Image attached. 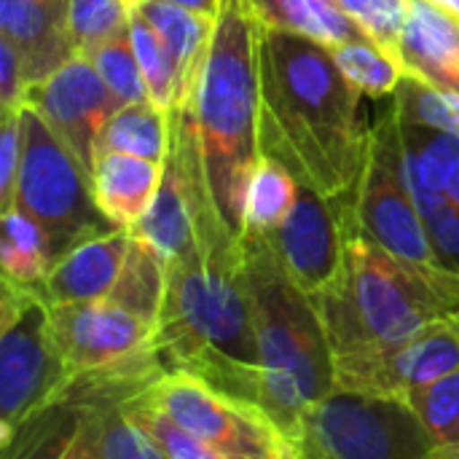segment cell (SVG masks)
I'll return each mask as SVG.
<instances>
[{
    "instance_id": "obj_20",
    "label": "cell",
    "mask_w": 459,
    "mask_h": 459,
    "mask_svg": "<svg viewBox=\"0 0 459 459\" xmlns=\"http://www.w3.org/2000/svg\"><path fill=\"white\" fill-rule=\"evenodd\" d=\"M164 178V161L126 153H100L91 172L94 202L116 229H132L151 207Z\"/></svg>"
},
{
    "instance_id": "obj_9",
    "label": "cell",
    "mask_w": 459,
    "mask_h": 459,
    "mask_svg": "<svg viewBox=\"0 0 459 459\" xmlns=\"http://www.w3.org/2000/svg\"><path fill=\"white\" fill-rule=\"evenodd\" d=\"M304 459H436L422 422L406 403L333 393L312 406L296 433Z\"/></svg>"
},
{
    "instance_id": "obj_7",
    "label": "cell",
    "mask_w": 459,
    "mask_h": 459,
    "mask_svg": "<svg viewBox=\"0 0 459 459\" xmlns=\"http://www.w3.org/2000/svg\"><path fill=\"white\" fill-rule=\"evenodd\" d=\"M73 382L51 328L40 288L3 280L0 296V446L35 414L56 403Z\"/></svg>"
},
{
    "instance_id": "obj_19",
    "label": "cell",
    "mask_w": 459,
    "mask_h": 459,
    "mask_svg": "<svg viewBox=\"0 0 459 459\" xmlns=\"http://www.w3.org/2000/svg\"><path fill=\"white\" fill-rule=\"evenodd\" d=\"M129 3L159 32V38L164 40L175 62V70H178V100L172 108L175 113L194 100V91L199 86V75L210 51L215 19L188 11L183 5H175V3H167V0H129Z\"/></svg>"
},
{
    "instance_id": "obj_37",
    "label": "cell",
    "mask_w": 459,
    "mask_h": 459,
    "mask_svg": "<svg viewBox=\"0 0 459 459\" xmlns=\"http://www.w3.org/2000/svg\"><path fill=\"white\" fill-rule=\"evenodd\" d=\"M425 226H428V237H430L438 266L459 277V207L449 204Z\"/></svg>"
},
{
    "instance_id": "obj_26",
    "label": "cell",
    "mask_w": 459,
    "mask_h": 459,
    "mask_svg": "<svg viewBox=\"0 0 459 459\" xmlns=\"http://www.w3.org/2000/svg\"><path fill=\"white\" fill-rule=\"evenodd\" d=\"M3 280L40 288L48 269L54 266V250L48 234L19 207L3 212V242H0Z\"/></svg>"
},
{
    "instance_id": "obj_27",
    "label": "cell",
    "mask_w": 459,
    "mask_h": 459,
    "mask_svg": "<svg viewBox=\"0 0 459 459\" xmlns=\"http://www.w3.org/2000/svg\"><path fill=\"white\" fill-rule=\"evenodd\" d=\"M344 78L358 86L366 97H390L406 78V67L393 54L382 51L371 40L342 43L331 48Z\"/></svg>"
},
{
    "instance_id": "obj_11",
    "label": "cell",
    "mask_w": 459,
    "mask_h": 459,
    "mask_svg": "<svg viewBox=\"0 0 459 459\" xmlns=\"http://www.w3.org/2000/svg\"><path fill=\"white\" fill-rule=\"evenodd\" d=\"M51 328L73 377L164 371L156 328L110 299L51 307Z\"/></svg>"
},
{
    "instance_id": "obj_31",
    "label": "cell",
    "mask_w": 459,
    "mask_h": 459,
    "mask_svg": "<svg viewBox=\"0 0 459 459\" xmlns=\"http://www.w3.org/2000/svg\"><path fill=\"white\" fill-rule=\"evenodd\" d=\"M89 59L97 67L116 110L126 105H137V102H151L145 78H143V70H140V62H137V54L132 48L126 30L110 38L108 43H102Z\"/></svg>"
},
{
    "instance_id": "obj_12",
    "label": "cell",
    "mask_w": 459,
    "mask_h": 459,
    "mask_svg": "<svg viewBox=\"0 0 459 459\" xmlns=\"http://www.w3.org/2000/svg\"><path fill=\"white\" fill-rule=\"evenodd\" d=\"M459 368V331L452 320L433 323L393 347H366L333 360L336 393L411 406L414 395Z\"/></svg>"
},
{
    "instance_id": "obj_13",
    "label": "cell",
    "mask_w": 459,
    "mask_h": 459,
    "mask_svg": "<svg viewBox=\"0 0 459 459\" xmlns=\"http://www.w3.org/2000/svg\"><path fill=\"white\" fill-rule=\"evenodd\" d=\"M27 105H32L46 118V124L62 137V143L91 175L100 134L108 118L116 113V105L91 59L78 54L70 56L46 81L30 86Z\"/></svg>"
},
{
    "instance_id": "obj_25",
    "label": "cell",
    "mask_w": 459,
    "mask_h": 459,
    "mask_svg": "<svg viewBox=\"0 0 459 459\" xmlns=\"http://www.w3.org/2000/svg\"><path fill=\"white\" fill-rule=\"evenodd\" d=\"M164 296H167L164 258L148 242L132 237L126 261L108 299L156 328L161 307H164Z\"/></svg>"
},
{
    "instance_id": "obj_30",
    "label": "cell",
    "mask_w": 459,
    "mask_h": 459,
    "mask_svg": "<svg viewBox=\"0 0 459 459\" xmlns=\"http://www.w3.org/2000/svg\"><path fill=\"white\" fill-rule=\"evenodd\" d=\"M129 0H67V32L78 56H91L129 24Z\"/></svg>"
},
{
    "instance_id": "obj_33",
    "label": "cell",
    "mask_w": 459,
    "mask_h": 459,
    "mask_svg": "<svg viewBox=\"0 0 459 459\" xmlns=\"http://www.w3.org/2000/svg\"><path fill=\"white\" fill-rule=\"evenodd\" d=\"M422 422L436 452L459 449V368L420 390L409 406Z\"/></svg>"
},
{
    "instance_id": "obj_1",
    "label": "cell",
    "mask_w": 459,
    "mask_h": 459,
    "mask_svg": "<svg viewBox=\"0 0 459 459\" xmlns=\"http://www.w3.org/2000/svg\"><path fill=\"white\" fill-rule=\"evenodd\" d=\"M328 46L258 27V148L325 199L355 191L371 126Z\"/></svg>"
},
{
    "instance_id": "obj_35",
    "label": "cell",
    "mask_w": 459,
    "mask_h": 459,
    "mask_svg": "<svg viewBox=\"0 0 459 459\" xmlns=\"http://www.w3.org/2000/svg\"><path fill=\"white\" fill-rule=\"evenodd\" d=\"M339 5L382 51L401 59V30L411 0H339Z\"/></svg>"
},
{
    "instance_id": "obj_17",
    "label": "cell",
    "mask_w": 459,
    "mask_h": 459,
    "mask_svg": "<svg viewBox=\"0 0 459 459\" xmlns=\"http://www.w3.org/2000/svg\"><path fill=\"white\" fill-rule=\"evenodd\" d=\"M3 459H102L94 406L59 398L16 430Z\"/></svg>"
},
{
    "instance_id": "obj_4",
    "label": "cell",
    "mask_w": 459,
    "mask_h": 459,
    "mask_svg": "<svg viewBox=\"0 0 459 459\" xmlns=\"http://www.w3.org/2000/svg\"><path fill=\"white\" fill-rule=\"evenodd\" d=\"M344 231V264L336 282L315 301L331 358L414 339L459 312V277L417 269L377 245L358 223L350 196L336 199Z\"/></svg>"
},
{
    "instance_id": "obj_16",
    "label": "cell",
    "mask_w": 459,
    "mask_h": 459,
    "mask_svg": "<svg viewBox=\"0 0 459 459\" xmlns=\"http://www.w3.org/2000/svg\"><path fill=\"white\" fill-rule=\"evenodd\" d=\"M132 245L129 229H116L78 242L48 269L40 293L51 307L108 299Z\"/></svg>"
},
{
    "instance_id": "obj_14",
    "label": "cell",
    "mask_w": 459,
    "mask_h": 459,
    "mask_svg": "<svg viewBox=\"0 0 459 459\" xmlns=\"http://www.w3.org/2000/svg\"><path fill=\"white\" fill-rule=\"evenodd\" d=\"M269 237L285 274L301 293L317 299L336 282L344 264V231L336 199L301 186L296 207Z\"/></svg>"
},
{
    "instance_id": "obj_39",
    "label": "cell",
    "mask_w": 459,
    "mask_h": 459,
    "mask_svg": "<svg viewBox=\"0 0 459 459\" xmlns=\"http://www.w3.org/2000/svg\"><path fill=\"white\" fill-rule=\"evenodd\" d=\"M167 3H175V5H183L188 11H196V13H204V16H218L221 11V0H167Z\"/></svg>"
},
{
    "instance_id": "obj_42",
    "label": "cell",
    "mask_w": 459,
    "mask_h": 459,
    "mask_svg": "<svg viewBox=\"0 0 459 459\" xmlns=\"http://www.w3.org/2000/svg\"><path fill=\"white\" fill-rule=\"evenodd\" d=\"M296 459H304V457H301V455H296Z\"/></svg>"
},
{
    "instance_id": "obj_15",
    "label": "cell",
    "mask_w": 459,
    "mask_h": 459,
    "mask_svg": "<svg viewBox=\"0 0 459 459\" xmlns=\"http://www.w3.org/2000/svg\"><path fill=\"white\" fill-rule=\"evenodd\" d=\"M0 38L22 59L27 91L75 56L67 32V0H0Z\"/></svg>"
},
{
    "instance_id": "obj_32",
    "label": "cell",
    "mask_w": 459,
    "mask_h": 459,
    "mask_svg": "<svg viewBox=\"0 0 459 459\" xmlns=\"http://www.w3.org/2000/svg\"><path fill=\"white\" fill-rule=\"evenodd\" d=\"M94 411L102 459H167L153 436L126 411V403H97Z\"/></svg>"
},
{
    "instance_id": "obj_6",
    "label": "cell",
    "mask_w": 459,
    "mask_h": 459,
    "mask_svg": "<svg viewBox=\"0 0 459 459\" xmlns=\"http://www.w3.org/2000/svg\"><path fill=\"white\" fill-rule=\"evenodd\" d=\"M22 164L16 180V204L46 234L54 261L83 239L116 231L94 202L91 175L62 143V137L32 108H19Z\"/></svg>"
},
{
    "instance_id": "obj_23",
    "label": "cell",
    "mask_w": 459,
    "mask_h": 459,
    "mask_svg": "<svg viewBox=\"0 0 459 459\" xmlns=\"http://www.w3.org/2000/svg\"><path fill=\"white\" fill-rule=\"evenodd\" d=\"M299 188H301V183L293 178V172L282 161L261 153V159L250 175L247 194H245L242 237L274 234L285 223L290 210L296 207Z\"/></svg>"
},
{
    "instance_id": "obj_22",
    "label": "cell",
    "mask_w": 459,
    "mask_h": 459,
    "mask_svg": "<svg viewBox=\"0 0 459 459\" xmlns=\"http://www.w3.org/2000/svg\"><path fill=\"white\" fill-rule=\"evenodd\" d=\"M264 30H282L312 38L328 48L371 40L339 5V0H245ZM374 43V40H371Z\"/></svg>"
},
{
    "instance_id": "obj_29",
    "label": "cell",
    "mask_w": 459,
    "mask_h": 459,
    "mask_svg": "<svg viewBox=\"0 0 459 459\" xmlns=\"http://www.w3.org/2000/svg\"><path fill=\"white\" fill-rule=\"evenodd\" d=\"M393 97L401 121L459 134V89H444L406 73Z\"/></svg>"
},
{
    "instance_id": "obj_41",
    "label": "cell",
    "mask_w": 459,
    "mask_h": 459,
    "mask_svg": "<svg viewBox=\"0 0 459 459\" xmlns=\"http://www.w3.org/2000/svg\"><path fill=\"white\" fill-rule=\"evenodd\" d=\"M452 323H455V328H457V331H459V312H457V315H455V317H452Z\"/></svg>"
},
{
    "instance_id": "obj_38",
    "label": "cell",
    "mask_w": 459,
    "mask_h": 459,
    "mask_svg": "<svg viewBox=\"0 0 459 459\" xmlns=\"http://www.w3.org/2000/svg\"><path fill=\"white\" fill-rule=\"evenodd\" d=\"M27 102V81L16 48L0 38V108L19 110Z\"/></svg>"
},
{
    "instance_id": "obj_5",
    "label": "cell",
    "mask_w": 459,
    "mask_h": 459,
    "mask_svg": "<svg viewBox=\"0 0 459 459\" xmlns=\"http://www.w3.org/2000/svg\"><path fill=\"white\" fill-rule=\"evenodd\" d=\"M261 360V406L296 441L301 417L336 393L331 344L315 301L285 274L272 237H239Z\"/></svg>"
},
{
    "instance_id": "obj_40",
    "label": "cell",
    "mask_w": 459,
    "mask_h": 459,
    "mask_svg": "<svg viewBox=\"0 0 459 459\" xmlns=\"http://www.w3.org/2000/svg\"><path fill=\"white\" fill-rule=\"evenodd\" d=\"M433 5H438V8H444L446 13H452L455 19L459 22V0H430Z\"/></svg>"
},
{
    "instance_id": "obj_2",
    "label": "cell",
    "mask_w": 459,
    "mask_h": 459,
    "mask_svg": "<svg viewBox=\"0 0 459 459\" xmlns=\"http://www.w3.org/2000/svg\"><path fill=\"white\" fill-rule=\"evenodd\" d=\"M153 347L164 371H186L261 403V360L242 239L215 204L196 207V245L167 266V296Z\"/></svg>"
},
{
    "instance_id": "obj_36",
    "label": "cell",
    "mask_w": 459,
    "mask_h": 459,
    "mask_svg": "<svg viewBox=\"0 0 459 459\" xmlns=\"http://www.w3.org/2000/svg\"><path fill=\"white\" fill-rule=\"evenodd\" d=\"M19 164H22L19 110H3V124H0V215L16 204Z\"/></svg>"
},
{
    "instance_id": "obj_8",
    "label": "cell",
    "mask_w": 459,
    "mask_h": 459,
    "mask_svg": "<svg viewBox=\"0 0 459 459\" xmlns=\"http://www.w3.org/2000/svg\"><path fill=\"white\" fill-rule=\"evenodd\" d=\"M145 395L221 457L296 459L299 455L296 441L261 403L237 398L202 377L167 371Z\"/></svg>"
},
{
    "instance_id": "obj_18",
    "label": "cell",
    "mask_w": 459,
    "mask_h": 459,
    "mask_svg": "<svg viewBox=\"0 0 459 459\" xmlns=\"http://www.w3.org/2000/svg\"><path fill=\"white\" fill-rule=\"evenodd\" d=\"M401 62L406 73L459 89V22L430 0H411L401 30Z\"/></svg>"
},
{
    "instance_id": "obj_24",
    "label": "cell",
    "mask_w": 459,
    "mask_h": 459,
    "mask_svg": "<svg viewBox=\"0 0 459 459\" xmlns=\"http://www.w3.org/2000/svg\"><path fill=\"white\" fill-rule=\"evenodd\" d=\"M100 153H126L164 161L169 153V113L153 102L118 108L100 134L97 156Z\"/></svg>"
},
{
    "instance_id": "obj_34",
    "label": "cell",
    "mask_w": 459,
    "mask_h": 459,
    "mask_svg": "<svg viewBox=\"0 0 459 459\" xmlns=\"http://www.w3.org/2000/svg\"><path fill=\"white\" fill-rule=\"evenodd\" d=\"M126 411L153 436V441L161 446L167 459H226L221 457L212 446H207L204 441H199L196 436L183 430L178 422H172L161 409H156L148 401L145 393L140 398L129 401Z\"/></svg>"
},
{
    "instance_id": "obj_3",
    "label": "cell",
    "mask_w": 459,
    "mask_h": 459,
    "mask_svg": "<svg viewBox=\"0 0 459 459\" xmlns=\"http://www.w3.org/2000/svg\"><path fill=\"white\" fill-rule=\"evenodd\" d=\"M196 148L207 191L242 237L245 194L258 148V22L245 0H221L210 51L194 100L169 113Z\"/></svg>"
},
{
    "instance_id": "obj_21",
    "label": "cell",
    "mask_w": 459,
    "mask_h": 459,
    "mask_svg": "<svg viewBox=\"0 0 459 459\" xmlns=\"http://www.w3.org/2000/svg\"><path fill=\"white\" fill-rule=\"evenodd\" d=\"M129 234L148 242L167 266L183 258L196 245V199L169 153L164 159L161 186L145 215L129 229Z\"/></svg>"
},
{
    "instance_id": "obj_28",
    "label": "cell",
    "mask_w": 459,
    "mask_h": 459,
    "mask_svg": "<svg viewBox=\"0 0 459 459\" xmlns=\"http://www.w3.org/2000/svg\"><path fill=\"white\" fill-rule=\"evenodd\" d=\"M126 32H129L132 48L137 54V62H140V70H143V78H145V89H148L151 102L156 108L172 113L175 100H178V70H175V62H172L164 40L145 22V16L140 11H134V8L129 13Z\"/></svg>"
},
{
    "instance_id": "obj_10",
    "label": "cell",
    "mask_w": 459,
    "mask_h": 459,
    "mask_svg": "<svg viewBox=\"0 0 459 459\" xmlns=\"http://www.w3.org/2000/svg\"><path fill=\"white\" fill-rule=\"evenodd\" d=\"M350 204L363 231L387 253L417 269H441L406 183L403 132L395 105L371 126L366 161L358 186L350 194Z\"/></svg>"
}]
</instances>
